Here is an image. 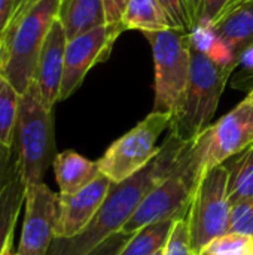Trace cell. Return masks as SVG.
Returning <instances> with one entry per match:
<instances>
[{"mask_svg": "<svg viewBox=\"0 0 253 255\" xmlns=\"http://www.w3.org/2000/svg\"><path fill=\"white\" fill-rule=\"evenodd\" d=\"M224 164L228 169V199L231 206L253 200V145Z\"/></svg>", "mask_w": 253, "mask_h": 255, "instance_id": "obj_19", "label": "cell"}, {"mask_svg": "<svg viewBox=\"0 0 253 255\" xmlns=\"http://www.w3.org/2000/svg\"><path fill=\"white\" fill-rule=\"evenodd\" d=\"M112 181L103 173L73 194H60L55 238H73L94 220L104 203Z\"/></svg>", "mask_w": 253, "mask_h": 255, "instance_id": "obj_12", "label": "cell"}, {"mask_svg": "<svg viewBox=\"0 0 253 255\" xmlns=\"http://www.w3.org/2000/svg\"><path fill=\"white\" fill-rule=\"evenodd\" d=\"M194 1V4H195V10H197V13H198V6H200V1L201 0H192ZM197 21H198V16H197Z\"/></svg>", "mask_w": 253, "mask_h": 255, "instance_id": "obj_34", "label": "cell"}, {"mask_svg": "<svg viewBox=\"0 0 253 255\" xmlns=\"http://www.w3.org/2000/svg\"><path fill=\"white\" fill-rule=\"evenodd\" d=\"M240 66V69L249 75L253 76V45L248 46L246 49H243L237 58V67Z\"/></svg>", "mask_w": 253, "mask_h": 255, "instance_id": "obj_32", "label": "cell"}, {"mask_svg": "<svg viewBox=\"0 0 253 255\" xmlns=\"http://www.w3.org/2000/svg\"><path fill=\"white\" fill-rule=\"evenodd\" d=\"M248 1H252V0H230L228 3H227V6L224 7V10H222V13L219 15V16H222V15H225V13H228V12H231L233 9H236V7H239L240 4H243V3H248ZM218 16V18H219ZM216 18V19H218ZM215 19V21H216Z\"/></svg>", "mask_w": 253, "mask_h": 255, "instance_id": "obj_33", "label": "cell"}, {"mask_svg": "<svg viewBox=\"0 0 253 255\" xmlns=\"http://www.w3.org/2000/svg\"><path fill=\"white\" fill-rule=\"evenodd\" d=\"M122 31H125L122 24H104L67 40L60 102L69 99L81 87L86 73L110 55Z\"/></svg>", "mask_w": 253, "mask_h": 255, "instance_id": "obj_10", "label": "cell"}, {"mask_svg": "<svg viewBox=\"0 0 253 255\" xmlns=\"http://www.w3.org/2000/svg\"><path fill=\"white\" fill-rule=\"evenodd\" d=\"M52 167L60 194L78 193L101 175L97 161H91L75 151L57 154Z\"/></svg>", "mask_w": 253, "mask_h": 255, "instance_id": "obj_14", "label": "cell"}, {"mask_svg": "<svg viewBox=\"0 0 253 255\" xmlns=\"http://www.w3.org/2000/svg\"><path fill=\"white\" fill-rule=\"evenodd\" d=\"M57 19L67 39H73L106 24L103 0H60Z\"/></svg>", "mask_w": 253, "mask_h": 255, "instance_id": "obj_15", "label": "cell"}, {"mask_svg": "<svg viewBox=\"0 0 253 255\" xmlns=\"http://www.w3.org/2000/svg\"><path fill=\"white\" fill-rule=\"evenodd\" d=\"M60 0H25L0 40V73L24 94L34 81L37 60L57 19Z\"/></svg>", "mask_w": 253, "mask_h": 255, "instance_id": "obj_2", "label": "cell"}, {"mask_svg": "<svg viewBox=\"0 0 253 255\" xmlns=\"http://www.w3.org/2000/svg\"><path fill=\"white\" fill-rule=\"evenodd\" d=\"M133 235H127V233H116L112 238H109L107 241H104L100 247H97L94 251H91L88 255H121L122 250L125 248V245L128 244V241L131 239Z\"/></svg>", "mask_w": 253, "mask_h": 255, "instance_id": "obj_28", "label": "cell"}, {"mask_svg": "<svg viewBox=\"0 0 253 255\" xmlns=\"http://www.w3.org/2000/svg\"><path fill=\"white\" fill-rule=\"evenodd\" d=\"M164 250V248H163ZM163 250H160V251H157L155 254H152V255H163Z\"/></svg>", "mask_w": 253, "mask_h": 255, "instance_id": "obj_36", "label": "cell"}, {"mask_svg": "<svg viewBox=\"0 0 253 255\" xmlns=\"http://www.w3.org/2000/svg\"><path fill=\"white\" fill-rule=\"evenodd\" d=\"M171 28L189 33L197 24V10L192 0H160Z\"/></svg>", "mask_w": 253, "mask_h": 255, "instance_id": "obj_22", "label": "cell"}, {"mask_svg": "<svg viewBox=\"0 0 253 255\" xmlns=\"http://www.w3.org/2000/svg\"><path fill=\"white\" fill-rule=\"evenodd\" d=\"M200 179L201 175L191 160L189 142H186L173 170L145 196L121 232L134 235L145 226L186 215Z\"/></svg>", "mask_w": 253, "mask_h": 255, "instance_id": "obj_6", "label": "cell"}, {"mask_svg": "<svg viewBox=\"0 0 253 255\" xmlns=\"http://www.w3.org/2000/svg\"><path fill=\"white\" fill-rule=\"evenodd\" d=\"M67 40L64 27L58 19H55L48 31L37 60L33 84L37 88L42 103L49 111H52L55 103L60 102Z\"/></svg>", "mask_w": 253, "mask_h": 255, "instance_id": "obj_13", "label": "cell"}, {"mask_svg": "<svg viewBox=\"0 0 253 255\" xmlns=\"http://www.w3.org/2000/svg\"><path fill=\"white\" fill-rule=\"evenodd\" d=\"M198 255H213V254H210V253H207L206 250H203V251H201Z\"/></svg>", "mask_w": 253, "mask_h": 255, "instance_id": "obj_35", "label": "cell"}, {"mask_svg": "<svg viewBox=\"0 0 253 255\" xmlns=\"http://www.w3.org/2000/svg\"><path fill=\"white\" fill-rule=\"evenodd\" d=\"M212 24L218 36L239 58L243 49L253 45V0L219 16Z\"/></svg>", "mask_w": 253, "mask_h": 255, "instance_id": "obj_16", "label": "cell"}, {"mask_svg": "<svg viewBox=\"0 0 253 255\" xmlns=\"http://www.w3.org/2000/svg\"><path fill=\"white\" fill-rule=\"evenodd\" d=\"M58 200L45 182L25 187L24 223L18 255H46L52 241L58 220Z\"/></svg>", "mask_w": 253, "mask_h": 255, "instance_id": "obj_11", "label": "cell"}, {"mask_svg": "<svg viewBox=\"0 0 253 255\" xmlns=\"http://www.w3.org/2000/svg\"><path fill=\"white\" fill-rule=\"evenodd\" d=\"M163 255H198L192 248L188 214L177 218L163 250Z\"/></svg>", "mask_w": 253, "mask_h": 255, "instance_id": "obj_24", "label": "cell"}, {"mask_svg": "<svg viewBox=\"0 0 253 255\" xmlns=\"http://www.w3.org/2000/svg\"><path fill=\"white\" fill-rule=\"evenodd\" d=\"M19 91L0 73V145L12 148L19 111Z\"/></svg>", "mask_w": 253, "mask_h": 255, "instance_id": "obj_21", "label": "cell"}, {"mask_svg": "<svg viewBox=\"0 0 253 255\" xmlns=\"http://www.w3.org/2000/svg\"><path fill=\"white\" fill-rule=\"evenodd\" d=\"M204 250L213 255H253V238L228 232L213 239Z\"/></svg>", "mask_w": 253, "mask_h": 255, "instance_id": "obj_23", "label": "cell"}, {"mask_svg": "<svg viewBox=\"0 0 253 255\" xmlns=\"http://www.w3.org/2000/svg\"><path fill=\"white\" fill-rule=\"evenodd\" d=\"M18 172L19 166L15 148H6L0 145V194Z\"/></svg>", "mask_w": 253, "mask_h": 255, "instance_id": "obj_27", "label": "cell"}, {"mask_svg": "<svg viewBox=\"0 0 253 255\" xmlns=\"http://www.w3.org/2000/svg\"><path fill=\"white\" fill-rule=\"evenodd\" d=\"M143 34L152 48L154 57V111L173 117L182 102L191 73L192 49L189 33L167 28Z\"/></svg>", "mask_w": 253, "mask_h": 255, "instance_id": "obj_5", "label": "cell"}, {"mask_svg": "<svg viewBox=\"0 0 253 255\" xmlns=\"http://www.w3.org/2000/svg\"><path fill=\"white\" fill-rule=\"evenodd\" d=\"M185 143L169 134L158 155L145 169L122 182H112L104 203L86 229L73 238H55L46 255H88L119 233L145 196L173 170Z\"/></svg>", "mask_w": 253, "mask_h": 255, "instance_id": "obj_1", "label": "cell"}, {"mask_svg": "<svg viewBox=\"0 0 253 255\" xmlns=\"http://www.w3.org/2000/svg\"><path fill=\"white\" fill-rule=\"evenodd\" d=\"M13 148L25 187L43 182L57 157L55 134L52 111L45 108L34 84L19 99Z\"/></svg>", "mask_w": 253, "mask_h": 255, "instance_id": "obj_4", "label": "cell"}, {"mask_svg": "<svg viewBox=\"0 0 253 255\" xmlns=\"http://www.w3.org/2000/svg\"><path fill=\"white\" fill-rule=\"evenodd\" d=\"M191 49L189 81L169 128L170 134L182 142H192L212 124L228 78L234 72L216 64L192 46Z\"/></svg>", "mask_w": 253, "mask_h": 255, "instance_id": "obj_3", "label": "cell"}, {"mask_svg": "<svg viewBox=\"0 0 253 255\" xmlns=\"http://www.w3.org/2000/svg\"><path fill=\"white\" fill-rule=\"evenodd\" d=\"M121 24L124 30H140L143 33L171 28L160 0H130Z\"/></svg>", "mask_w": 253, "mask_h": 255, "instance_id": "obj_18", "label": "cell"}, {"mask_svg": "<svg viewBox=\"0 0 253 255\" xmlns=\"http://www.w3.org/2000/svg\"><path fill=\"white\" fill-rule=\"evenodd\" d=\"M25 0H0V40Z\"/></svg>", "mask_w": 253, "mask_h": 255, "instance_id": "obj_29", "label": "cell"}, {"mask_svg": "<svg viewBox=\"0 0 253 255\" xmlns=\"http://www.w3.org/2000/svg\"><path fill=\"white\" fill-rule=\"evenodd\" d=\"M189 39H191V46L203 54H207L210 48L215 45L218 39V33L212 24V21L200 19L197 24L192 27L189 31Z\"/></svg>", "mask_w": 253, "mask_h": 255, "instance_id": "obj_25", "label": "cell"}, {"mask_svg": "<svg viewBox=\"0 0 253 255\" xmlns=\"http://www.w3.org/2000/svg\"><path fill=\"white\" fill-rule=\"evenodd\" d=\"M176 220L177 218L158 221L137 230L122 250L121 255H152L163 250L169 241Z\"/></svg>", "mask_w": 253, "mask_h": 255, "instance_id": "obj_20", "label": "cell"}, {"mask_svg": "<svg viewBox=\"0 0 253 255\" xmlns=\"http://www.w3.org/2000/svg\"><path fill=\"white\" fill-rule=\"evenodd\" d=\"M25 202V184L18 172L0 194V255L10 251L13 229Z\"/></svg>", "mask_w": 253, "mask_h": 255, "instance_id": "obj_17", "label": "cell"}, {"mask_svg": "<svg viewBox=\"0 0 253 255\" xmlns=\"http://www.w3.org/2000/svg\"><path fill=\"white\" fill-rule=\"evenodd\" d=\"M171 115L152 111L130 131L116 139L97 161L100 172L112 182H122L145 169L160 152V136L170 128Z\"/></svg>", "mask_w": 253, "mask_h": 255, "instance_id": "obj_8", "label": "cell"}, {"mask_svg": "<svg viewBox=\"0 0 253 255\" xmlns=\"http://www.w3.org/2000/svg\"><path fill=\"white\" fill-rule=\"evenodd\" d=\"M6 255H18V254H12V253L9 251V253H7V254H6Z\"/></svg>", "mask_w": 253, "mask_h": 255, "instance_id": "obj_37", "label": "cell"}, {"mask_svg": "<svg viewBox=\"0 0 253 255\" xmlns=\"http://www.w3.org/2000/svg\"><path fill=\"white\" fill-rule=\"evenodd\" d=\"M230 232L248 235L253 238V200L242 202L233 206Z\"/></svg>", "mask_w": 253, "mask_h": 255, "instance_id": "obj_26", "label": "cell"}, {"mask_svg": "<svg viewBox=\"0 0 253 255\" xmlns=\"http://www.w3.org/2000/svg\"><path fill=\"white\" fill-rule=\"evenodd\" d=\"M230 0H201L198 6V21L206 19V21H215L224 10Z\"/></svg>", "mask_w": 253, "mask_h": 255, "instance_id": "obj_30", "label": "cell"}, {"mask_svg": "<svg viewBox=\"0 0 253 255\" xmlns=\"http://www.w3.org/2000/svg\"><path fill=\"white\" fill-rule=\"evenodd\" d=\"M128 1L130 0H103L106 24H121Z\"/></svg>", "mask_w": 253, "mask_h": 255, "instance_id": "obj_31", "label": "cell"}, {"mask_svg": "<svg viewBox=\"0 0 253 255\" xmlns=\"http://www.w3.org/2000/svg\"><path fill=\"white\" fill-rule=\"evenodd\" d=\"M253 145V87L227 115L204 128L192 142L189 154L198 173L224 164Z\"/></svg>", "mask_w": 253, "mask_h": 255, "instance_id": "obj_7", "label": "cell"}, {"mask_svg": "<svg viewBox=\"0 0 253 255\" xmlns=\"http://www.w3.org/2000/svg\"><path fill=\"white\" fill-rule=\"evenodd\" d=\"M231 209L228 169L225 164H219L201 176L188 211L192 248L197 254L213 239L230 232Z\"/></svg>", "mask_w": 253, "mask_h": 255, "instance_id": "obj_9", "label": "cell"}]
</instances>
